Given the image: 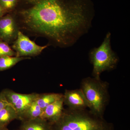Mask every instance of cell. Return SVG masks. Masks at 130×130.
<instances>
[{"label":"cell","mask_w":130,"mask_h":130,"mask_svg":"<svg viewBox=\"0 0 130 130\" xmlns=\"http://www.w3.org/2000/svg\"><path fill=\"white\" fill-rule=\"evenodd\" d=\"M15 56V51L9 46V44L0 40V57L3 56Z\"/></svg>","instance_id":"cell-16"},{"label":"cell","mask_w":130,"mask_h":130,"mask_svg":"<svg viewBox=\"0 0 130 130\" xmlns=\"http://www.w3.org/2000/svg\"><path fill=\"white\" fill-rule=\"evenodd\" d=\"M10 13L26 36L44 38L48 44L70 47L87 34L95 15L91 0H19Z\"/></svg>","instance_id":"cell-1"},{"label":"cell","mask_w":130,"mask_h":130,"mask_svg":"<svg viewBox=\"0 0 130 130\" xmlns=\"http://www.w3.org/2000/svg\"><path fill=\"white\" fill-rule=\"evenodd\" d=\"M12 44V49L15 51V56L17 57L37 56L50 46L48 44L44 46L38 45L20 30L17 38Z\"/></svg>","instance_id":"cell-5"},{"label":"cell","mask_w":130,"mask_h":130,"mask_svg":"<svg viewBox=\"0 0 130 130\" xmlns=\"http://www.w3.org/2000/svg\"><path fill=\"white\" fill-rule=\"evenodd\" d=\"M53 130H113V125L87 109H64L60 119L52 125Z\"/></svg>","instance_id":"cell-2"},{"label":"cell","mask_w":130,"mask_h":130,"mask_svg":"<svg viewBox=\"0 0 130 130\" xmlns=\"http://www.w3.org/2000/svg\"><path fill=\"white\" fill-rule=\"evenodd\" d=\"M80 88L86 98L90 111L96 116L103 117L110 100L109 84L101 78L87 77L82 79Z\"/></svg>","instance_id":"cell-3"},{"label":"cell","mask_w":130,"mask_h":130,"mask_svg":"<svg viewBox=\"0 0 130 130\" xmlns=\"http://www.w3.org/2000/svg\"><path fill=\"white\" fill-rule=\"evenodd\" d=\"M9 104L3 93H0V111Z\"/></svg>","instance_id":"cell-17"},{"label":"cell","mask_w":130,"mask_h":130,"mask_svg":"<svg viewBox=\"0 0 130 130\" xmlns=\"http://www.w3.org/2000/svg\"><path fill=\"white\" fill-rule=\"evenodd\" d=\"M30 59L29 57H17L16 56L1 57L0 72L10 69L21 61Z\"/></svg>","instance_id":"cell-14"},{"label":"cell","mask_w":130,"mask_h":130,"mask_svg":"<svg viewBox=\"0 0 130 130\" xmlns=\"http://www.w3.org/2000/svg\"><path fill=\"white\" fill-rule=\"evenodd\" d=\"M43 111V109L38 106L35 101L28 107L20 119L23 121L41 118Z\"/></svg>","instance_id":"cell-13"},{"label":"cell","mask_w":130,"mask_h":130,"mask_svg":"<svg viewBox=\"0 0 130 130\" xmlns=\"http://www.w3.org/2000/svg\"><path fill=\"white\" fill-rule=\"evenodd\" d=\"M6 14H7V13H6V12L0 6V18H1L2 16H4Z\"/></svg>","instance_id":"cell-18"},{"label":"cell","mask_w":130,"mask_h":130,"mask_svg":"<svg viewBox=\"0 0 130 130\" xmlns=\"http://www.w3.org/2000/svg\"><path fill=\"white\" fill-rule=\"evenodd\" d=\"M20 130H53V127L45 120L37 118L23 121Z\"/></svg>","instance_id":"cell-10"},{"label":"cell","mask_w":130,"mask_h":130,"mask_svg":"<svg viewBox=\"0 0 130 130\" xmlns=\"http://www.w3.org/2000/svg\"><path fill=\"white\" fill-rule=\"evenodd\" d=\"M111 39V33L108 32L100 46L89 52V59L93 67L92 76L97 79L101 78L103 72L115 70L119 63L118 56L112 48Z\"/></svg>","instance_id":"cell-4"},{"label":"cell","mask_w":130,"mask_h":130,"mask_svg":"<svg viewBox=\"0 0 130 130\" xmlns=\"http://www.w3.org/2000/svg\"><path fill=\"white\" fill-rule=\"evenodd\" d=\"M2 92L9 104L15 109L20 119L28 107L35 101L38 94H23L9 89H5Z\"/></svg>","instance_id":"cell-6"},{"label":"cell","mask_w":130,"mask_h":130,"mask_svg":"<svg viewBox=\"0 0 130 130\" xmlns=\"http://www.w3.org/2000/svg\"><path fill=\"white\" fill-rule=\"evenodd\" d=\"M19 0H0V6L7 14L12 12L16 8Z\"/></svg>","instance_id":"cell-15"},{"label":"cell","mask_w":130,"mask_h":130,"mask_svg":"<svg viewBox=\"0 0 130 130\" xmlns=\"http://www.w3.org/2000/svg\"><path fill=\"white\" fill-rule=\"evenodd\" d=\"M7 129V127L4 126L0 124V130H6Z\"/></svg>","instance_id":"cell-19"},{"label":"cell","mask_w":130,"mask_h":130,"mask_svg":"<svg viewBox=\"0 0 130 130\" xmlns=\"http://www.w3.org/2000/svg\"><path fill=\"white\" fill-rule=\"evenodd\" d=\"M16 119H18V114L10 104L0 111V124L5 127H7L9 123Z\"/></svg>","instance_id":"cell-12"},{"label":"cell","mask_w":130,"mask_h":130,"mask_svg":"<svg viewBox=\"0 0 130 130\" xmlns=\"http://www.w3.org/2000/svg\"><path fill=\"white\" fill-rule=\"evenodd\" d=\"M8 130L7 129V130Z\"/></svg>","instance_id":"cell-20"},{"label":"cell","mask_w":130,"mask_h":130,"mask_svg":"<svg viewBox=\"0 0 130 130\" xmlns=\"http://www.w3.org/2000/svg\"><path fill=\"white\" fill-rule=\"evenodd\" d=\"M63 100L64 105L69 109L79 110L88 108L87 101L80 88L66 90L63 94Z\"/></svg>","instance_id":"cell-8"},{"label":"cell","mask_w":130,"mask_h":130,"mask_svg":"<svg viewBox=\"0 0 130 130\" xmlns=\"http://www.w3.org/2000/svg\"><path fill=\"white\" fill-rule=\"evenodd\" d=\"M63 96L61 93H48L38 94L36 101L38 106L44 110L46 107Z\"/></svg>","instance_id":"cell-11"},{"label":"cell","mask_w":130,"mask_h":130,"mask_svg":"<svg viewBox=\"0 0 130 130\" xmlns=\"http://www.w3.org/2000/svg\"><path fill=\"white\" fill-rule=\"evenodd\" d=\"M63 96L49 105L43 110L41 118L54 124L60 119L64 111Z\"/></svg>","instance_id":"cell-9"},{"label":"cell","mask_w":130,"mask_h":130,"mask_svg":"<svg viewBox=\"0 0 130 130\" xmlns=\"http://www.w3.org/2000/svg\"><path fill=\"white\" fill-rule=\"evenodd\" d=\"M19 31L13 16L7 13L0 18V40L9 44L16 40Z\"/></svg>","instance_id":"cell-7"}]
</instances>
